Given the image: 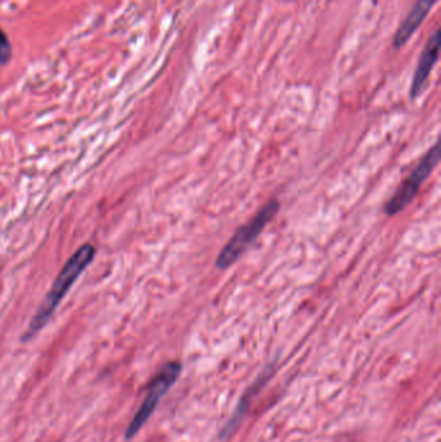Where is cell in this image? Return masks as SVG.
Segmentation results:
<instances>
[{
    "label": "cell",
    "mask_w": 441,
    "mask_h": 442,
    "mask_svg": "<svg viewBox=\"0 0 441 442\" xmlns=\"http://www.w3.org/2000/svg\"><path fill=\"white\" fill-rule=\"evenodd\" d=\"M12 57V45L8 40L7 34L0 28V65H7Z\"/></svg>",
    "instance_id": "7"
},
{
    "label": "cell",
    "mask_w": 441,
    "mask_h": 442,
    "mask_svg": "<svg viewBox=\"0 0 441 442\" xmlns=\"http://www.w3.org/2000/svg\"><path fill=\"white\" fill-rule=\"evenodd\" d=\"M439 160H440V148H439V144H436L434 148H431L426 153V155L413 170L410 176L403 182V185L398 189V192L391 197L388 202L386 203L384 206L386 215L395 216L413 202V199L418 194L420 185L434 171Z\"/></svg>",
    "instance_id": "4"
},
{
    "label": "cell",
    "mask_w": 441,
    "mask_h": 442,
    "mask_svg": "<svg viewBox=\"0 0 441 442\" xmlns=\"http://www.w3.org/2000/svg\"><path fill=\"white\" fill-rule=\"evenodd\" d=\"M439 50H440V31L436 30L434 35L428 39L426 47L420 53L418 65L415 67L414 77H413L412 87H410L412 99H417L422 94L428 77L439 60Z\"/></svg>",
    "instance_id": "5"
},
{
    "label": "cell",
    "mask_w": 441,
    "mask_h": 442,
    "mask_svg": "<svg viewBox=\"0 0 441 442\" xmlns=\"http://www.w3.org/2000/svg\"><path fill=\"white\" fill-rule=\"evenodd\" d=\"M94 255H96L94 247L91 243H86L82 245L67 259L52 283L51 289L47 292L42 304L39 305L36 314L30 319L29 326L22 335L21 341H29L42 328L47 326L62 299L66 297V294L70 291L74 283L78 281L82 273L94 260Z\"/></svg>",
    "instance_id": "1"
},
{
    "label": "cell",
    "mask_w": 441,
    "mask_h": 442,
    "mask_svg": "<svg viewBox=\"0 0 441 442\" xmlns=\"http://www.w3.org/2000/svg\"><path fill=\"white\" fill-rule=\"evenodd\" d=\"M278 210L280 202L272 199L247 224L239 228L232 236L229 242L223 247L220 254L217 255L215 263L217 268L224 270L239 260V258L253 246L255 241L259 238L263 229L271 223L272 219L275 218Z\"/></svg>",
    "instance_id": "2"
},
{
    "label": "cell",
    "mask_w": 441,
    "mask_h": 442,
    "mask_svg": "<svg viewBox=\"0 0 441 442\" xmlns=\"http://www.w3.org/2000/svg\"><path fill=\"white\" fill-rule=\"evenodd\" d=\"M181 363L178 361H171L166 363L157 377H154L152 383L149 385V389L146 393V397L141 406L138 407V413L135 414V416L132 418L130 426L126 431V437L131 440L132 437L138 435V431L144 427L145 423L149 421V418L152 416L156 407L158 406L160 399L166 394L167 391L175 385V382L178 380V377L180 375Z\"/></svg>",
    "instance_id": "3"
},
{
    "label": "cell",
    "mask_w": 441,
    "mask_h": 442,
    "mask_svg": "<svg viewBox=\"0 0 441 442\" xmlns=\"http://www.w3.org/2000/svg\"><path fill=\"white\" fill-rule=\"evenodd\" d=\"M436 3L437 0H417L415 1L410 12L408 13L404 21L401 22V25L398 26V29L395 33V37H393L395 48L398 50L409 42V39L417 33V30L420 29V23L425 21V18L431 12V9L434 8Z\"/></svg>",
    "instance_id": "6"
}]
</instances>
